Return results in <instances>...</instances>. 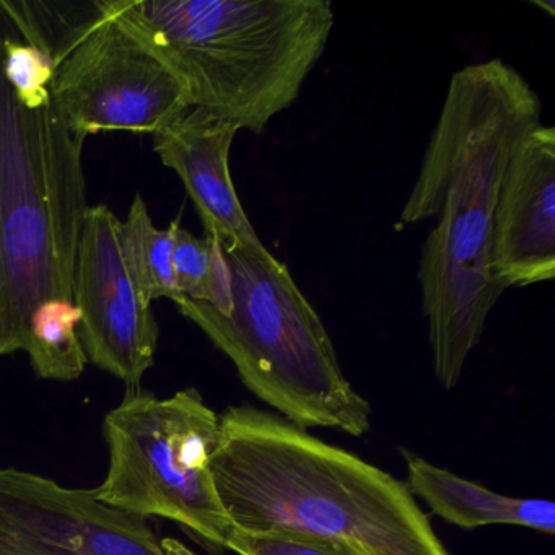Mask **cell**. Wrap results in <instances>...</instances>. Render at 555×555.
Wrapping results in <instances>:
<instances>
[{
    "label": "cell",
    "mask_w": 555,
    "mask_h": 555,
    "mask_svg": "<svg viewBox=\"0 0 555 555\" xmlns=\"http://www.w3.org/2000/svg\"><path fill=\"white\" fill-rule=\"evenodd\" d=\"M0 0V357L25 352L30 318L73 300L86 219V138L54 105L53 82L14 83L4 70Z\"/></svg>",
    "instance_id": "obj_4"
},
{
    "label": "cell",
    "mask_w": 555,
    "mask_h": 555,
    "mask_svg": "<svg viewBox=\"0 0 555 555\" xmlns=\"http://www.w3.org/2000/svg\"><path fill=\"white\" fill-rule=\"evenodd\" d=\"M80 321L82 313L74 301L53 298L38 305L25 352L40 378L73 382L82 375L89 360L80 343Z\"/></svg>",
    "instance_id": "obj_14"
},
{
    "label": "cell",
    "mask_w": 555,
    "mask_h": 555,
    "mask_svg": "<svg viewBox=\"0 0 555 555\" xmlns=\"http://www.w3.org/2000/svg\"><path fill=\"white\" fill-rule=\"evenodd\" d=\"M532 5H535V8L542 9L545 14L548 15V17H554L555 15V4L554 0H547V2H531Z\"/></svg>",
    "instance_id": "obj_17"
},
{
    "label": "cell",
    "mask_w": 555,
    "mask_h": 555,
    "mask_svg": "<svg viewBox=\"0 0 555 555\" xmlns=\"http://www.w3.org/2000/svg\"><path fill=\"white\" fill-rule=\"evenodd\" d=\"M212 238H197L183 227L175 233L173 272L178 288L188 300H209V272Z\"/></svg>",
    "instance_id": "obj_16"
},
{
    "label": "cell",
    "mask_w": 555,
    "mask_h": 555,
    "mask_svg": "<svg viewBox=\"0 0 555 555\" xmlns=\"http://www.w3.org/2000/svg\"><path fill=\"white\" fill-rule=\"evenodd\" d=\"M222 251L232 282L229 313L184 297L177 304L180 313L232 360L243 385L287 422L363 437L372 405L344 376L320 314L287 264L268 248Z\"/></svg>",
    "instance_id": "obj_5"
},
{
    "label": "cell",
    "mask_w": 555,
    "mask_h": 555,
    "mask_svg": "<svg viewBox=\"0 0 555 555\" xmlns=\"http://www.w3.org/2000/svg\"><path fill=\"white\" fill-rule=\"evenodd\" d=\"M24 37L50 54L54 105L82 138L152 134L190 109L175 74L103 9L102 0H5Z\"/></svg>",
    "instance_id": "obj_6"
},
{
    "label": "cell",
    "mask_w": 555,
    "mask_h": 555,
    "mask_svg": "<svg viewBox=\"0 0 555 555\" xmlns=\"http://www.w3.org/2000/svg\"><path fill=\"white\" fill-rule=\"evenodd\" d=\"M542 103L502 60L456 70L399 225L438 217L418 262L435 376L460 383L506 291L492 269V217L506 168L541 125Z\"/></svg>",
    "instance_id": "obj_1"
},
{
    "label": "cell",
    "mask_w": 555,
    "mask_h": 555,
    "mask_svg": "<svg viewBox=\"0 0 555 555\" xmlns=\"http://www.w3.org/2000/svg\"><path fill=\"white\" fill-rule=\"evenodd\" d=\"M227 548L236 555H369L349 542L297 532H248L240 529H233Z\"/></svg>",
    "instance_id": "obj_15"
},
{
    "label": "cell",
    "mask_w": 555,
    "mask_h": 555,
    "mask_svg": "<svg viewBox=\"0 0 555 555\" xmlns=\"http://www.w3.org/2000/svg\"><path fill=\"white\" fill-rule=\"evenodd\" d=\"M492 269L509 287L555 275V129L539 125L509 160L492 217Z\"/></svg>",
    "instance_id": "obj_10"
},
{
    "label": "cell",
    "mask_w": 555,
    "mask_h": 555,
    "mask_svg": "<svg viewBox=\"0 0 555 555\" xmlns=\"http://www.w3.org/2000/svg\"><path fill=\"white\" fill-rule=\"evenodd\" d=\"M210 469L240 531L317 535L369 555H450L404 482L269 412L230 408Z\"/></svg>",
    "instance_id": "obj_2"
},
{
    "label": "cell",
    "mask_w": 555,
    "mask_h": 555,
    "mask_svg": "<svg viewBox=\"0 0 555 555\" xmlns=\"http://www.w3.org/2000/svg\"><path fill=\"white\" fill-rule=\"evenodd\" d=\"M121 220L105 204L90 206L83 219L74 269L73 300L82 313L80 343L87 360L141 388L154 365L158 327L152 304L132 281L119 245Z\"/></svg>",
    "instance_id": "obj_9"
},
{
    "label": "cell",
    "mask_w": 555,
    "mask_h": 555,
    "mask_svg": "<svg viewBox=\"0 0 555 555\" xmlns=\"http://www.w3.org/2000/svg\"><path fill=\"white\" fill-rule=\"evenodd\" d=\"M0 555H197L157 538L145 518L99 502L92 489L0 467Z\"/></svg>",
    "instance_id": "obj_8"
},
{
    "label": "cell",
    "mask_w": 555,
    "mask_h": 555,
    "mask_svg": "<svg viewBox=\"0 0 555 555\" xmlns=\"http://www.w3.org/2000/svg\"><path fill=\"white\" fill-rule=\"evenodd\" d=\"M238 126L203 108H190L158 129L154 151L183 181L206 235L222 246L266 248L243 210L230 173Z\"/></svg>",
    "instance_id": "obj_11"
},
{
    "label": "cell",
    "mask_w": 555,
    "mask_h": 555,
    "mask_svg": "<svg viewBox=\"0 0 555 555\" xmlns=\"http://www.w3.org/2000/svg\"><path fill=\"white\" fill-rule=\"evenodd\" d=\"M180 219L173 220L165 230L154 225L147 203L135 194L128 217L119 223V245L131 272L132 281L147 304L168 298H183L173 272L175 233Z\"/></svg>",
    "instance_id": "obj_13"
},
{
    "label": "cell",
    "mask_w": 555,
    "mask_h": 555,
    "mask_svg": "<svg viewBox=\"0 0 555 555\" xmlns=\"http://www.w3.org/2000/svg\"><path fill=\"white\" fill-rule=\"evenodd\" d=\"M175 74L190 108L261 134L297 102L333 34L330 0H102Z\"/></svg>",
    "instance_id": "obj_3"
},
{
    "label": "cell",
    "mask_w": 555,
    "mask_h": 555,
    "mask_svg": "<svg viewBox=\"0 0 555 555\" xmlns=\"http://www.w3.org/2000/svg\"><path fill=\"white\" fill-rule=\"evenodd\" d=\"M402 456L408 466L405 486L444 521L464 529L512 525L554 534L555 506L551 500L500 495L411 451H402Z\"/></svg>",
    "instance_id": "obj_12"
},
{
    "label": "cell",
    "mask_w": 555,
    "mask_h": 555,
    "mask_svg": "<svg viewBox=\"0 0 555 555\" xmlns=\"http://www.w3.org/2000/svg\"><path fill=\"white\" fill-rule=\"evenodd\" d=\"M109 466L93 496L132 515L162 516L227 548L233 525L210 469L220 417L196 389L170 398L128 389L105 417Z\"/></svg>",
    "instance_id": "obj_7"
}]
</instances>
